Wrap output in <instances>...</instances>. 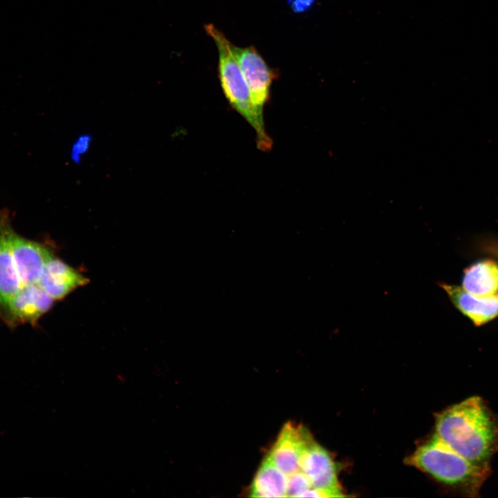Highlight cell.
<instances>
[{
  "instance_id": "14",
  "label": "cell",
  "mask_w": 498,
  "mask_h": 498,
  "mask_svg": "<svg viewBox=\"0 0 498 498\" xmlns=\"http://www.w3.org/2000/svg\"><path fill=\"white\" fill-rule=\"evenodd\" d=\"M315 0H288L292 10L295 12L306 10L313 4Z\"/></svg>"
},
{
  "instance_id": "3",
  "label": "cell",
  "mask_w": 498,
  "mask_h": 498,
  "mask_svg": "<svg viewBox=\"0 0 498 498\" xmlns=\"http://www.w3.org/2000/svg\"><path fill=\"white\" fill-rule=\"evenodd\" d=\"M408 461L438 481L459 488L472 497L478 496L491 472L490 465L469 461L436 435L420 446Z\"/></svg>"
},
{
  "instance_id": "11",
  "label": "cell",
  "mask_w": 498,
  "mask_h": 498,
  "mask_svg": "<svg viewBox=\"0 0 498 498\" xmlns=\"http://www.w3.org/2000/svg\"><path fill=\"white\" fill-rule=\"evenodd\" d=\"M288 476L277 468L266 456L254 477L250 497H286Z\"/></svg>"
},
{
  "instance_id": "10",
  "label": "cell",
  "mask_w": 498,
  "mask_h": 498,
  "mask_svg": "<svg viewBox=\"0 0 498 498\" xmlns=\"http://www.w3.org/2000/svg\"><path fill=\"white\" fill-rule=\"evenodd\" d=\"M461 287L477 296L497 295L498 261L492 259H483L465 268Z\"/></svg>"
},
{
  "instance_id": "6",
  "label": "cell",
  "mask_w": 498,
  "mask_h": 498,
  "mask_svg": "<svg viewBox=\"0 0 498 498\" xmlns=\"http://www.w3.org/2000/svg\"><path fill=\"white\" fill-rule=\"evenodd\" d=\"M300 470L307 477L313 488L324 492L328 497H344L330 454L313 439L303 452Z\"/></svg>"
},
{
  "instance_id": "5",
  "label": "cell",
  "mask_w": 498,
  "mask_h": 498,
  "mask_svg": "<svg viewBox=\"0 0 498 498\" xmlns=\"http://www.w3.org/2000/svg\"><path fill=\"white\" fill-rule=\"evenodd\" d=\"M231 48L249 88L252 103L263 113L276 73L253 46L241 48L232 44Z\"/></svg>"
},
{
  "instance_id": "8",
  "label": "cell",
  "mask_w": 498,
  "mask_h": 498,
  "mask_svg": "<svg viewBox=\"0 0 498 498\" xmlns=\"http://www.w3.org/2000/svg\"><path fill=\"white\" fill-rule=\"evenodd\" d=\"M439 286L454 307L475 326L484 325L498 317V295L477 296L457 285L440 283Z\"/></svg>"
},
{
  "instance_id": "1",
  "label": "cell",
  "mask_w": 498,
  "mask_h": 498,
  "mask_svg": "<svg viewBox=\"0 0 498 498\" xmlns=\"http://www.w3.org/2000/svg\"><path fill=\"white\" fill-rule=\"evenodd\" d=\"M53 257L46 245L17 232L9 210H0V318L8 326L34 325L53 305L42 287Z\"/></svg>"
},
{
  "instance_id": "2",
  "label": "cell",
  "mask_w": 498,
  "mask_h": 498,
  "mask_svg": "<svg viewBox=\"0 0 498 498\" xmlns=\"http://www.w3.org/2000/svg\"><path fill=\"white\" fill-rule=\"evenodd\" d=\"M434 435L477 465H490L498 452V419L479 396L468 398L439 414Z\"/></svg>"
},
{
  "instance_id": "12",
  "label": "cell",
  "mask_w": 498,
  "mask_h": 498,
  "mask_svg": "<svg viewBox=\"0 0 498 498\" xmlns=\"http://www.w3.org/2000/svg\"><path fill=\"white\" fill-rule=\"evenodd\" d=\"M312 487L307 477L299 470L288 476L286 497H301Z\"/></svg>"
},
{
  "instance_id": "13",
  "label": "cell",
  "mask_w": 498,
  "mask_h": 498,
  "mask_svg": "<svg viewBox=\"0 0 498 498\" xmlns=\"http://www.w3.org/2000/svg\"><path fill=\"white\" fill-rule=\"evenodd\" d=\"M92 140L91 134L84 133L80 135L72 145L71 150V158L76 165H79L82 160V156L85 154L89 149Z\"/></svg>"
},
{
  "instance_id": "4",
  "label": "cell",
  "mask_w": 498,
  "mask_h": 498,
  "mask_svg": "<svg viewBox=\"0 0 498 498\" xmlns=\"http://www.w3.org/2000/svg\"><path fill=\"white\" fill-rule=\"evenodd\" d=\"M205 29L218 48L219 75L225 98L255 130L258 148L264 151L270 150L273 142L266 131L263 113L252 103L248 84L232 53V43L212 24L205 25Z\"/></svg>"
},
{
  "instance_id": "9",
  "label": "cell",
  "mask_w": 498,
  "mask_h": 498,
  "mask_svg": "<svg viewBox=\"0 0 498 498\" xmlns=\"http://www.w3.org/2000/svg\"><path fill=\"white\" fill-rule=\"evenodd\" d=\"M88 282L87 278L55 257L46 266L42 287L55 301L64 298L77 287Z\"/></svg>"
},
{
  "instance_id": "7",
  "label": "cell",
  "mask_w": 498,
  "mask_h": 498,
  "mask_svg": "<svg viewBox=\"0 0 498 498\" xmlns=\"http://www.w3.org/2000/svg\"><path fill=\"white\" fill-rule=\"evenodd\" d=\"M312 439L305 428L288 422L282 427L267 457L288 476L300 470L302 455Z\"/></svg>"
}]
</instances>
